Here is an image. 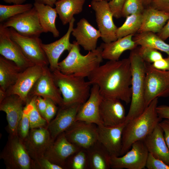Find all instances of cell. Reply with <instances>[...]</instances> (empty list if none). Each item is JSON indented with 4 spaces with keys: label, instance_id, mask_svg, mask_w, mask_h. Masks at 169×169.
Returning <instances> with one entry per match:
<instances>
[{
    "label": "cell",
    "instance_id": "1",
    "mask_svg": "<svg viewBox=\"0 0 169 169\" xmlns=\"http://www.w3.org/2000/svg\"><path fill=\"white\" fill-rule=\"evenodd\" d=\"M88 78L92 85L98 86L103 97L116 98L126 104L131 102V73L129 57L109 60L97 68Z\"/></svg>",
    "mask_w": 169,
    "mask_h": 169
},
{
    "label": "cell",
    "instance_id": "2",
    "mask_svg": "<svg viewBox=\"0 0 169 169\" xmlns=\"http://www.w3.org/2000/svg\"><path fill=\"white\" fill-rule=\"evenodd\" d=\"M158 98L154 99L140 115L128 121L122 134L121 156L131 148L134 142L144 139L162 120L157 114Z\"/></svg>",
    "mask_w": 169,
    "mask_h": 169
},
{
    "label": "cell",
    "instance_id": "3",
    "mask_svg": "<svg viewBox=\"0 0 169 169\" xmlns=\"http://www.w3.org/2000/svg\"><path fill=\"white\" fill-rule=\"evenodd\" d=\"M73 44L68 55L59 63L58 69L65 74L88 78L102 62V49L99 46L83 55L76 41Z\"/></svg>",
    "mask_w": 169,
    "mask_h": 169
},
{
    "label": "cell",
    "instance_id": "4",
    "mask_svg": "<svg viewBox=\"0 0 169 169\" xmlns=\"http://www.w3.org/2000/svg\"><path fill=\"white\" fill-rule=\"evenodd\" d=\"M129 58L131 73V97L129 109L126 116V123L140 115L146 108V62L139 55L136 48L131 50Z\"/></svg>",
    "mask_w": 169,
    "mask_h": 169
},
{
    "label": "cell",
    "instance_id": "5",
    "mask_svg": "<svg viewBox=\"0 0 169 169\" xmlns=\"http://www.w3.org/2000/svg\"><path fill=\"white\" fill-rule=\"evenodd\" d=\"M52 72L55 83L61 94V106L82 105L88 99L92 85L88 80H85V78L65 74L58 69Z\"/></svg>",
    "mask_w": 169,
    "mask_h": 169
},
{
    "label": "cell",
    "instance_id": "6",
    "mask_svg": "<svg viewBox=\"0 0 169 169\" xmlns=\"http://www.w3.org/2000/svg\"><path fill=\"white\" fill-rule=\"evenodd\" d=\"M0 158L8 169H33V161L29 156L23 141L17 136L9 135L1 152Z\"/></svg>",
    "mask_w": 169,
    "mask_h": 169
},
{
    "label": "cell",
    "instance_id": "7",
    "mask_svg": "<svg viewBox=\"0 0 169 169\" xmlns=\"http://www.w3.org/2000/svg\"><path fill=\"white\" fill-rule=\"evenodd\" d=\"M169 96V71L159 70L146 62V108L155 99Z\"/></svg>",
    "mask_w": 169,
    "mask_h": 169
},
{
    "label": "cell",
    "instance_id": "8",
    "mask_svg": "<svg viewBox=\"0 0 169 169\" xmlns=\"http://www.w3.org/2000/svg\"><path fill=\"white\" fill-rule=\"evenodd\" d=\"M121 156H110V167L114 169H142L146 167L149 152L144 140L137 141Z\"/></svg>",
    "mask_w": 169,
    "mask_h": 169
},
{
    "label": "cell",
    "instance_id": "9",
    "mask_svg": "<svg viewBox=\"0 0 169 169\" xmlns=\"http://www.w3.org/2000/svg\"><path fill=\"white\" fill-rule=\"evenodd\" d=\"M1 23L5 27L13 28L23 36L39 37L41 33H44L38 12L34 6L28 11L13 17Z\"/></svg>",
    "mask_w": 169,
    "mask_h": 169
},
{
    "label": "cell",
    "instance_id": "10",
    "mask_svg": "<svg viewBox=\"0 0 169 169\" xmlns=\"http://www.w3.org/2000/svg\"><path fill=\"white\" fill-rule=\"evenodd\" d=\"M8 28L11 38L19 45L24 55L31 62L34 64L42 66L49 64L39 37L23 36L12 28Z\"/></svg>",
    "mask_w": 169,
    "mask_h": 169
},
{
    "label": "cell",
    "instance_id": "11",
    "mask_svg": "<svg viewBox=\"0 0 169 169\" xmlns=\"http://www.w3.org/2000/svg\"><path fill=\"white\" fill-rule=\"evenodd\" d=\"M67 140L79 148L87 150L97 141V125L77 120L64 132Z\"/></svg>",
    "mask_w": 169,
    "mask_h": 169
},
{
    "label": "cell",
    "instance_id": "12",
    "mask_svg": "<svg viewBox=\"0 0 169 169\" xmlns=\"http://www.w3.org/2000/svg\"><path fill=\"white\" fill-rule=\"evenodd\" d=\"M90 5L95 12L98 30L104 43H109L116 40L117 39L116 32L118 28L114 23L113 15L108 1H92Z\"/></svg>",
    "mask_w": 169,
    "mask_h": 169
},
{
    "label": "cell",
    "instance_id": "13",
    "mask_svg": "<svg viewBox=\"0 0 169 169\" xmlns=\"http://www.w3.org/2000/svg\"><path fill=\"white\" fill-rule=\"evenodd\" d=\"M0 54L24 70L34 65L24 55L19 45L11 38L9 28L0 24Z\"/></svg>",
    "mask_w": 169,
    "mask_h": 169
},
{
    "label": "cell",
    "instance_id": "14",
    "mask_svg": "<svg viewBox=\"0 0 169 169\" xmlns=\"http://www.w3.org/2000/svg\"><path fill=\"white\" fill-rule=\"evenodd\" d=\"M44 66L34 64L22 71L14 84L6 91L7 96L17 95L26 103L30 92L42 74Z\"/></svg>",
    "mask_w": 169,
    "mask_h": 169
},
{
    "label": "cell",
    "instance_id": "15",
    "mask_svg": "<svg viewBox=\"0 0 169 169\" xmlns=\"http://www.w3.org/2000/svg\"><path fill=\"white\" fill-rule=\"evenodd\" d=\"M35 96L50 99L59 106L62 105L61 93L48 66H44L42 74L30 92L28 99Z\"/></svg>",
    "mask_w": 169,
    "mask_h": 169
},
{
    "label": "cell",
    "instance_id": "16",
    "mask_svg": "<svg viewBox=\"0 0 169 169\" xmlns=\"http://www.w3.org/2000/svg\"><path fill=\"white\" fill-rule=\"evenodd\" d=\"M126 115L120 100L103 97L100 106V116L102 125L113 127L125 123Z\"/></svg>",
    "mask_w": 169,
    "mask_h": 169
},
{
    "label": "cell",
    "instance_id": "17",
    "mask_svg": "<svg viewBox=\"0 0 169 169\" xmlns=\"http://www.w3.org/2000/svg\"><path fill=\"white\" fill-rule=\"evenodd\" d=\"M80 149L70 142L64 132L51 142L44 156L52 162L65 169V165L67 159Z\"/></svg>",
    "mask_w": 169,
    "mask_h": 169
},
{
    "label": "cell",
    "instance_id": "18",
    "mask_svg": "<svg viewBox=\"0 0 169 169\" xmlns=\"http://www.w3.org/2000/svg\"><path fill=\"white\" fill-rule=\"evenodd\" d=\"M53 141L47 128L40 127L30 129L23 141L29 156L34 161L44 156Z\"/></svg>",
    "mask_w": 169,
    "mask_h": 169
},
{
    "label": "cell",
    "instance_id": "19",
    "mask_svg": "<svg viewBox=\"0 0 169 169\" xmlns=\"http://www.w3.org/2000/svg\"><path fill=\"white\" fill-rule=\"evenodd\" d=\"M126 123L119 126H106L97 125L98 141L110 156H120L122 132Z\"/></svg>",
    "mask_w": 169,
    "mask_h": 169
},
{
    "label": "cell",
    "instance_id": "20",
    "mask_svg": "<svg viewBox=\"0 0 169 169\" xmlns=\"http://www.w3.org/2000/svg\"><path fill=\"white\" fill-rule=\"evenodd\" d=\"M81 105L76 104L59 106L55 117L47 127L53 141L66 131L75 121L77 112Z\"/></svg>",
    "mask_w": 169,
    "mask_h": 169
},
{
    "label": "cell",
    "instance_id": "21",
    "mask_svg": "<svg viewBox=\"0 0 169 169\" xmlns=\"http://www.w3.org/2000/svg\"><path fill=\"white\" fill-rule=\"evenodd\" d=\"M25 102L17 95H8L0 103V110L5 112L8 123L9 135L17 136Z\"/></svg>",
    "mask_w": 169,
    "mask_h": 169
},
{
    "label": "cell",
    "instance_id": "22",
    "mask_svg": "<svg viewBox=\"0 0 169 169\" xmlns=\"http://www.w3.org/2000/svg\"><path fill=\"white\" fill-rule=\"evenodd\" d=\"M75 21V19L74 17L69 23L67 32L59 39L51 43L42 44L52 72L58 69L59 60L60 56L65 50L69 52L73 46V43L70 42V37Z\"/></svg>",
    "mask_w": 169,
    "mask_h": 169
},
{
    "label": "cell",
    "instance_id": "23",
    "mask_svg": "<svg viewBox=\"0 0 169 169\" xmlns=\"http://www.w3.org/2000/svg\"><path fill=\"white\" fill-rule=\"evenodd\" d=\"M92 86L89 97L81 105L75 121H82L98 125L102 124L100 116V106L103 97L98 86L96 84Z\"/></svg>",
    "mask_w": 169,
    "mask_h": 169
},
{
    "label": "cell",
    "instance_id": "24",
    "mask_svg": "<svg viewBox=\"0 0 169 169\" xmlns=\"http://www.w3.org/2000/svg\"><path fill=\"white\" fill-rule=\"evenodd\" d=\"M71 34L77 44L85 50L90 51L96 49L98 38L101 33L85 18L81 19L73 28Z\"/></svg>",
    "mask_w": 169,
    "mask_h": 169
},
{
    "label": "cell",
    "instance_id": "25",
    "mask_svg": "<svg viewBox=\"0 0 169 169\" xmlns=\"http://www.w3.org/2000/svg\"><path fill=\"white\" fill-rule=\"evenodd\" d=\"M144 140L149 153L169 165V149L159 124Z\"/></svg>",
    "mask_w": 169,
    "mask_h": 169
},
{
    "label": "cell",
    "instance_id": "26",
    "mask_svg": "<svg viewBox=\"0 0 169 169\" xmlns=\"http://www.w3.org/2000/svg\"><path fill=\"white\" fill-rule=\"evenodd\" d=\"M169 19V13L160 11L150 6L142 13L141 27L138 33L150 32L158 33Z\"/></svg>",
    "mask_w": 169,
    "mask_h": 169
},
{
    "label": "cell",
    "instance_id": "27",
    "mask_svg": "<svg viewBox=\"0 0 169 169\" xmlns=\"http://www.w3.org/2000/svg\"><path fill=\"white\" fill-rule=\"evenodd\" d=\"M133 34H130L117 39L109 43H103L100 47L102 49L103 59L117 61L122 54L127 50H132L138 46L132 39Z\"/></svg>",
    "mask_w": 169,
    "mask_h": 169
},
{
    "label": "cell",
    "instance_id": "28",
    "mask_svg": "<svg viewBox=\"0 0 169 169\" xmlns=\"http://www.w3.org/2000/svg\"><path fill=\"white\" fill-rule=\"evenodd\" d=\"M40 24L44 33H51L54 38L59 36L60 33L55 25L57 13L55 8L48 5L34 2Z\"/></svg>",
    "mask_w": 169,
    "mask_h": 169
},
{
    "label": "cell",
    "instance_id": "29",
    "mask_svg": "<svg viewBox=\"0 0 169 169\" xmlns=\"http://www.w3.org/2000/svg\"><path fill=\"white\" fill-rule=\"evenodd\" d=\"M23 70L14 62L0 56V89L6 91L15 83Z\"/></svg>",
    "mask_w": 169,
    "mask_h": 169
},
{
    "label": "cell",
    "instance_id": "30",
    "mask_svg": "<svg viewBox=\"0 0 169 169\" xmlns=\"http://www.w3.org/2000/svg\"><path fill=\"white\" fill-rule=\"evenodd\" d=\"M87 151L90 169H109L110 156L97 141Z\"/></svg>",
    "mask_w": 169,
    "mask_h": 169
},
{
    "label": "cell",
    "instance_id": "31",
    "mask_svg": "<svg viewBox=\"0 0 169 169\" xmlns=\"http://www.w3.org/2000/svg\"><path fill=\"white\" fill-rule=\"evenodd\" d=\"M85 0H58L55 8L63 25L67 24L83 10Z\"/></svg>",
    "mask_w": 169,
    "mask_h": 169
},
{
    "label": "cell",
    "instance_id": "32",
    "mask_svg": "<svg viewBox=\"0 0 169 169\" xmlns=\"http://www.w3.org/2000/svg\"><path fill=\"white\" fill-rule=\"evenodd\" d=\"M132 39L137 45L151 47L166 53L169 57V44L155 33L146 32L138 33Z\"/></svg>",
    "mask_w": 169,
    "mask_h": 169
},
{
    "label": "cell",
    "instance_id": "33",
    "mask_svg": "<svg viewBox=\"0 0 169 169\" xmlns=\"http://www.w3.org/2000/svg\"><path fill=\"white\" fill-rule=\"evenodd\" d=\"M142 17V13L132 14L126 17L124 23L117 28L116 32L117 39L138 33L141 27Z\"/></svg>",
    "mask_w": 169,
    "mask_h": 169
},
{
    "label": "cell",
    "instance_id": "34",
    "mask_svg": "<svg viewBox=\"0 0 169 169\" xmlns=\"http://www.w3.org/2000/svg\"><path fill=\"white\" fill-rule=\"evenodd\" d=\"M65 169H88L89 163L86 150L81 149L71 155L67 160Z\"/></svg>",
    "mask_w": 169,
    "mask_h": 169
},
{
    "label": "cell",
    "instance_id": "35",
    "mask_svg": "<svg viewBox=\"0 0 169 169\" xmlns=\"http://www.w3.org/2000/svg\"><path fill=\"white\" fill-rule=\"evenodd\" d=\"M36 96L29 99L26 103L29 111L30 129L47 128L48 124L46 120L39 113L35 105Z\"/></svg>",
    "mask_w": 169,
    "mask_h": 169
},
{
    "label": "cell",
    "instance_id": "36",
    "mask_svg": "<svg viewBox=\"0 0 169 169\" xmlns=\"http://www.w3.org/2000/svg\"><path fill=\"white\" fill-rule=\"evenodd\" d=\"M31 3L13 4L11 5H0V22L3 23L8 19L24 13L32 8Z\"/></svg>",
    "mask_w": 169,
    "mask_h": 169
},
{
    "label": "cell",
    "instance_id": "37",
    "mask_svg": "<svg viewBox=\"0 0 169 169\" xmlns=\"http://www.w3.org/2000/svg\"><path fill=\"white\" fill-rule=\"evenodd\" d=\"M137 49L139 55L146 63L152 64L163 58L161 53L155 49L140 46Z\"/></svg>",
    "mask_w": 169,
    "mask_h": 169
},
{
    "label": "cell",
    "instance_id": "38",
    "mask_svg": "<svg viewBox=\"0 0 169 169\" xmlns=\"http://www.w3.org/2000/svg\"><path fill=\"white\" fill-rule=\"evenodd\" d=\"M145 8L140 0H125L121 11V17L142 13Z\"/></svg>",
    "mask_w": 169,
    "mask_h": 169
},
{
    "label": "cell",
    "instance_id": "39",
    "mask_svg": "<svg viewBox=\"0 0 169 169\" xmlns=\"http://www.w3.org/2000/svg\"><path fill=\"white\" fill-rule=\"evenodd\" d=\"M30 129L28 109L26 105L24 107L23 115L19 122L18 132V136L23 141L28 136Z\"/></svg>",
    "mask_w": 169,
    "mask_h": 169
},
{
    "label": "cell",
    "instance_id": "40",
    "mask_svg": "<svg viewBox=\"0 0 169 169\" xmlns=\"http://www.w3.org/2000/svg\"><path fill=\"white\" fill-rule=\"evenodd\" d=\"M33 161V169H64L62 166L52 162L44 156Z\"/></svg>",
    "mask_w": 169,
    "mask_h": 169
},
{
    "label": "cell",
    "instance_id": "41",
    "mask_svg": "<svg viewBox=\"0 0 169 169\" xmlns=\"http://www.w3.org/2000/svg\"><path fill=\"white\" fill-rule=\"evenodd\" d=\"M148 169H169V165L149 153L146 167Z\"/></svg>",
    "mask_w": 169,
    "mask_h": 169
},
{
    "label": "cell",
    "instance_id": "42",
    "mask_svg": "<svg viewBox=\"0 0 169 169\" xmlns=\"http://www.w3.org/2000/svg\"><path fill=\"white\" fill-rule=\"evenodd\" d=\"M47 99V105L45 110L44 117L46 120L48 124L56 115L59 107L57 106L54 101L51 100Z\"/></svg>",
    "mask_w": 169,
    "mask_h": 169
},
{
    "label": "cell",
    "instance_id": "43",
    "mask_svg": "<svg viewBox=\"0 0 169 169\" xmlns=\"http://www.w3.org/2000/svg\"><path fill=\"white\" fill-rule=\"evenodd\" d=\"M125 0H111L108 2L113 17L117 19L121 17V11Z\"/></svg>",
    "mask_w": 169,
    "mask_h": 169
},
{
    "label": "cell",
    "instance_id": "44",
    "mask_svg": "<svg viewBox=\"0 0 169 169\" xmlns=\"http://www.w3.org/2000/svg\"><path fill=\"white\" fill-rule=\"evenodd\" d=\"M150 6L158 10L169 13V0H153Z\"/></svg>",
    "mask_w": 169,
    "mask_h": 169
},
{
    "label": "cell",
    "instance_id": "45",
    "mask_svg": "<svg viewBox=\"0 0 169 169\" xmlns=\"http://www.w3.org/2000/svg\"><path fill=\"white\" fill-rule=\"evenodd\" d=\"M47 99L40 96H37L35 105L38 111L44 117V112L47 105Z\"/></svg>",
    "mask_w": 169,
    "mask_h": 169
},
{
    "label": "cell",
    "instance_id": "46",
    "mask_svg": "<svg viewBox=\"0 0 169 169\" xmlns=\"http://www.w3.org/2000/svg\"><path fill=\"white\" fill-rule=\"evenodd\" d=\"M151 66L157 69L169 71V57L157 61L151 64Z\"/></svg>",
    "mask_w": 169,
    "mask_h": 169
},
{
    "label": "cell",
    "instance_id": "47",
    "mask_svg": "<svg viewBox=\"0 0 169 169\" xmlns=\"http://www.w3.org/2000/svg\"><path fill=\"white\" fill-rule=\"evenodd\" d=\"M159 124L163 131L165 140L169 149V119L161 120Z\"/></svg>",
    "mask_w": 169,
    "mask_h": 169
},
{
    "label": "cell",
    "instance_id": "48",
    "mask_svg": "<svg viewBox=\"0 0 169 169\" xmlns=\"http://www.w3.org/2000/svg\"><path fill=\"white\" fill-rule=\"evenodd\" d=\"M157 112L159 116L161 119H169V106L166 105L157 106Z\"/></svg>",
    "mask_w": 169,
    "mask_h": 169
},
{
    "label": "cell",
    "instance_id": "49",
    "mask_svg": "<svg viewBox=\"0 0 169 169\" xmlns=\"http://www.w3.org/2000/svg\"><path fill=\"white\" fill-rule=\"evenodd\" d=\"M157 35L164 41L169 37V19L161 30L157 33Z\"/></svg>",
    "mask_w": 169,
    "mask_h": 169
},
{
    "label": "cell",
    "instance_id": "50",
    "mask_svg": "<svg viewBox=\"0 0 169 169\" xmlns=\"http://www.w3.org/2000/svg\"><path fill=\"white\" fill-rule=\"evenodd\" d=\"M58 0H34L35 2L53 7Z\"/></svg>",
    "mask_w": 169,
    "mask_h": 169
},
{
    "label": "cell",
    "instance_id": "51",
    "mask_svg": "<svg viewBox=\"0 0 169 169\" xmlns=\"http://www.w3.org/2000/svg\"><path fill=\"white\" fill-rule=\"evenodd\" d=\"M3 1L7 3H12L13 4H23L26 0H3Z\"/></svg>",
    "mask_w": 169,
    "mask_h": 169
},
{
    "label": "cell",
    "instance_id": "52",
    "mask_svg": "<svg viewBox=\"0 0 169 169\" xmlns=\"http://www.w3.org/2000/svg\"><path fill=\"white\" fill-rule=\"evenodd\" d=\"M142 4L145 7L147 8L150 6L153 0H140Z\"/></svg>",
    "mask_w": 169,
    "mask_h": 169
},
{
    "label": "cell",
    "instance_id": "53",
    "mask_svg": "<svg viewBox=\"0 0 169 169\" xmlns=\"http://www.w3.org/2000/svg\"><path fill=\"white\" fill-rule=\"evenodd\" d=\"M7 94L6 91L0 89V103L7 96Z\"/></svg>",
    "mask_w": 169,
    "mask_h": 169
},
{
    "label": "cell",
    "instance_id": "54",
    "mask_svg": "<svg viewBox=\"0 0 169 169\" xmlns=\"http://www.w3.org/2000/svg\"><path fill=\"white\" fill-rule=\"evenodd\" d=\"M103 0H106L108 1H111V0H92V1H103Z\"/></svg>",
    "mask_w": 169,
    "mask_h": 169
}]
</instances>
